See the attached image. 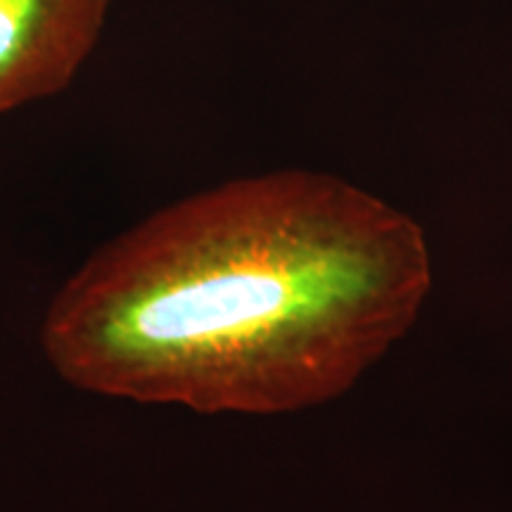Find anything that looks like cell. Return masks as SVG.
I'll return each mask as SVG.
<instances>
[{
	"instance_id": "obj_2",
	"label": "cell",
	"mask_w": 512,
	"mask_h": 512,
	"mask_svg": "<svg viewBox=\"0 0 512 512\" xmlns=\"http://www.w3.org/2000/svg\"><path fill=\"white\" fill-rule=\"evenodd\" d=\"M114 0H0V114L57 95L93 53Z\"/></svg>"
},
{
	"instance_id": "obj_1",
	"label": "cell",
	"mask_w": 512,
	"mask_h": 512,
	"mask_svg": "<svg viewBox=\"0 0 512 512\" xmlns=\"http://www.w3.org/2000/svg\"><path fill=\"white\" fill-rule=\"evenodd\" d=\"M425 233L328 174L275 171L159 209L88 256L41 349L81 392L202 415L347 394L418 320Z\"/></svg>"
}]
</instances>
